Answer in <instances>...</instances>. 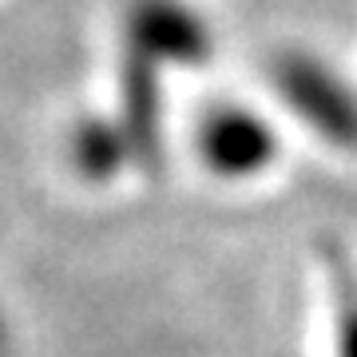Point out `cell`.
<instances>
[{"mask_svg": "<svg viewBox=\"0 0 357 357\" xmlns=\"http://www.w3.org/2000/svg\"><path fill=\"white\" fill-rule=\"evenodd\" d=\"M195 147H199V159L206 171H215L222 178H250L274 163L278 135L258 112L222 103V107L203 115Z\"/></svg>", "mask_w": 357, "mask_h": 357, "instance_id": "3", "label": "cell"}, {"mask_svg": "<svg viewBox=\"0 0 357 357\" xmlns=\"http://www.w3.org/2000/svg\"><path fill=\"white\" fill-rule=\"evenodd\" d=\"M333 310H337V357H357V274L337 250H330Z\"/></svg>", "mask_w": 357, "mask_h": 357, "instance_id": "6", "label": "cell"}, {"mask_svg": "<svg viewBox=\"0 0 357 357\" xmlns=\"http://www.w3.org/2000/svg\"><path fill=\"white\" fill-rule=\"evenodd\" d=\"M68 155H72L76 175L88 178V183H107L128 163H135L128 135L119 128V119H112V115H84L72 131Z\"/></svg>", "mask_w": 357, "mask_h": 357, "instance_id": "5", "label": "cell"}, {"mask_svg": "<svg viewBox=\"0 0 357 357\" xmlns=\"http://www.w3.org/2000/svg\"><path fill=\"white\" fill-rule=\"evenodd\" d=\"M8 354V321L0 318V357Z\"/></svg>", "mask_w": 357, "mask_h": 357, "instance_id": "7", "label": "cell"}, {"mask_svg": "<svg viewBox=\"0 0 357 357\" xmlns=\"http://www.w3.org/2000/svg\"><path fill=\"white\" fill-rule=\"evenodd\" d=\"M274 88L306 128L337 147H357V96L333 68L306 52H286L270 68Z\"/></svg>", "mask_w": 357, "mask_h": 357, "instance_id": "1", "label": "cell"}, {"mask_svg": "<svg viewBox=\"0 0 357 357\" xmlns=\"http://www.w3.org/2000/svg\"><path fill=\"white\" fill-rule=\"evenodd\" d=\"M119 128L131 143L135 163L155 171L163 155V91H159V64L139 52H128L119 64Z\"/></svg>", "mask_w": 357, "mask_h": 357, "instance_id": "4", "label": "cell"}, {"mask_svg": "<svg viewBox=\"0 0 357 357\" xmlns=\"http://www.w3.org/2000/svg\"><path fill=\"white\" fill-rule=\"evenodd\" d=\"M128 52H139L159 68H199L211 60V28L183 0H131Z\"/></svg>", "mask_w": 357, "mask_h": 357, "instance_id": "2", "label": "cell"}]
</instances>
